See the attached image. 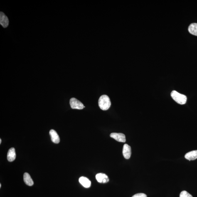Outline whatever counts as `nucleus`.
Returning <instances> with one entry per match:
<instances>
[{
	"mask_svg": "<svg viewBox=\"0 0 197 197\" xmlns=\"http://www.w3.org/2000/svg\"><path fill=\"white\" fill-rule=\"evenodd\" d=\"M98 104L101 109L103 110H107L109 108L111 105L110 99L107 95H103L99 99Z\"/></svg>",
	"mask_w": 197,
	"mask_h": 197,
	"instance_id": "obj_1",
	"label": "nucleus"
},
{
	"mask_svg": "<svg viewBox=\"0 0 197 197\" xmlns=\"http://www.w3.org/2000/svg\"><path fill=\"white\" fill-rule=\"evenodd\" d=\"M171 96L175 102L180 104H184L186 103L187 97L186 95L178 93L176 91H173L171 93Z\"/></svg>",
	"mask_w": 197,
	"mask_h": 197,
	"instance_id": "obj_2",
	"label": "nucleus"
},
{
	"mask_svg": "<svg viewBox=\"0 0 197 197\" xmlns=\"http://www.w3.org/2000/svg\"><path fill=\"white\" fill-rule=\"evenodd\" d=\"M70 104L72 109H82L85 107L81 102L74 97L70 99Z\"/></svg>",
	"mask_w": 197,
	"mask_h": 197,
	"instance_id": "obj_3",
	"label": "nucleus"
},
{
	"mask_svg": "<svg viewBox=\"0 0 197 197\" xmlns=\"http://www.w3.org/2000/svg\"><path fill=\"white\" fill-rule=\"evenodd\" d=\"M111 137L119 142H125L126 141L125 136L121 133H112L110 135Z\"/></svg>",
	"mask_w": 197,
	"mask_h": 197,
	"instance_id": "obj_4",
	"label": "nucleus"
},
{
	"mask_svg": "<svg viewBox=\"0 0 197 197\" xmlns=\"http://www.w3.org/2000/svg\"><path fill=\"white\" fill-rule=\"evenodd\" d=\"M0 24L4 28L7 27L9 24V20L7 17L2 12L0 13Z\"/></svg>",
	"mask_w": 197,
	"mask_h": 197,
	"instance_id": "obj_5",
	"label": "nucleus"
},
{
	"mask_svg": "<svg viewBox=\"0 0 197 197\" xmlns=\"http://www.w3.org/2000/svg\"><path fill=\"white\" fill-rule=\"evenodd\" d=\"M96 179L99 183H106L109 181L108 177L104 173H99L96 175Z\"/></svg>",
	"mask_w": 197,
	"mask_h": 197,
	"instance_id": "obj_6",
	"label": "nucleus"
},
{
	"mask_svg": "<svg viewBox=\"0 0 197 197\" xmlns=\"http://www.w3.org/2000/svg\"><path fill=\"white\" fill-rule=\"evenodd\" d=\"M131 148L127 144L124 145L123 149V154L124 157L126 159H128L131 155Z\"/></svg>",
	"mask_w": 197,
	"mask_h": 197,
	"instance_id": "obj_7",
	"label": "nucleus"
},
{
	"mask_svg": "<svg viewBox=\"0 0 197 197\" xmlns=\"http://www.w3.org/2000/svg\"><path fill=\"white\" fill-rule=\"evenodd\" d=\"M49 134L52 142L55 144H58L60 142V137L56 131L52 129L49 131Z\"/></svg>",
	"mask_w": 197,
	"mask_h": 197,
	"instance_id": "obj_8",
	"label": "nucleus"
},
{
	"mask_svg": "<svg viewBox=\"0 0 197 197\" xmlns=\"http://www.w3.org/2000/svg\"><path fill=\"white\" fill-rule=\"evenodd\" d=\"M16 151L14 148H10L8 151L7 155V159L8 161L12 162L14 161L16 158Z\"/></svg>",
	"mask_w": 197,
	"mask_h": 197,
	"instance_id": "obj_9",
	"label": "nucleus"
},
{
	"mask_svg": "<svg viewBox=\"0 0 197 197\" xmlns=\"http://www.w3.org/2000/svg\"><path fill=\"white\" fill-rule=\"evenodd\" d=\"M185 157L189 160H194L197 159V150L188 152L185 155Z\"/></svg>",
	"mask_w": 197,
	"mask_h": 197,
	"instance_id": "obj_10",
	"label": "nucleus"
},
{
	"mask_svg": "<svg viewBox=\"0 0 197 197\" xmlns=\"http://www.w3.org/2000/svg\"><path fill=\"white\" fill-rule=\"evenodd\" d=\"M79 181L82 186L85 188H88L90 187L91 186V182L88 178L85 177H81L79 179Z\"/></svg>",
	"mask_w": 197,
	"mask_h": 197,
	"instance_id": "obj_11",
	"label": "nucleus"
},
{
	"mask_svg": "<svg viewBox=\"0 0 197 197\" xmlns=\"http://www.w3.org/2000/svg\"><path fill=\"white\" fill-rule=\"evenodd\" d=\"M23 180L25 183L28 186H31L34 184L33 180L28 173H25L23 175Z\"/></svg>",
	"mask_w": 197,
	"mask_h": 197,
	"instance_id": "obj_12",
	"label": "nucleus"
},
{
	"mask_svg": "<svg viewBox=\"0 0 197 197\" xmlns=\"http://www.w3.org/2000/svg\"><path fill=\"white\" fill-rule=\"evenodd\" d=\"M188 31L191 34L197 36V23H193L188 27Z\"/></svg>",
	"mask_w": 197,
	"mask_h": 197,
	"instance_id": "obj_13",
	"label": "nucleus"
},
{
	"mask_svg": "<svg viewBox=\"0 0 197 197\" xmlns=\"http://www.w3.org/2000/svg\"><path fill=\"white\" fill-rule=\"evenodd\" d=\"M180 197H193L192 195L185 191H182L180 195Z\"/></svg>",
	"mask_w": 197,
	"mask_h": 197,
	"instance_id": "obj_14",
	"label": "nucleus"
},
{
	"mask_svg": "<svg viewBox=\"0 0 197 197\" xmlns=\"http://www.w3.org/2000/svg\"><path fill=\"white\" fill-rule=\"evenodd\" d=\"M132 197H147V196L144 193H139L134 195Z\"/></svg>",
	"mask_w": 197,
	"mask_h": 197,
	"instance_id": "obj_15",
	"label": "nucleus"
},
{
	"mask_svg": "<svg viewBox=\"0 0 197 197\" xmlns=\"http://www.w3.org/2000/svg\"><path fill=\"white\" fill-rule=\"evenodd\" d=\"M1 139H0V144H1Z\"/></svg>",
	"mask_w": 197,
	"mask_h": 197,
	"instance_id": "obj_16",
	"label": "nucleus"
},
{
	"mask_svg": "<svg viewBox=\"0 0 197 197\" xmlns=\"http://www.w3.org/2000/svg\"><path fill=\"white\" fill-rule=\"evenodd\" d=\"M1 184H0V188H1Z\"/></svg>",
	"mask_w": 197,
	"mask_h": 197,
	"instance_id": "obj_17",
	"label": "nucleus"
}]
</instances>
